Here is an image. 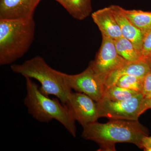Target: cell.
<instances>
[{
  "label": "cell",
  "mask_w": 151,
  "mask_h": 151,
  "mask_svg": "<svg viewBox=\"0 0 151 151\" xmlns=\"http://www.w3.org/2000/svg\"><path fill=\"white\" fill-rule=\"evenodd\" d=\"M114 42L118 53L127 62L143 60L141 52L131 41L122 36L114 40Z\"/></svg>",
  "instance_id": "obj_14"
},
{
  "label": "cell",
  "mask_w": 151,
  "mask_h": 151,
  "mask_svg": "<svg viewBox=\"0 0 151 151\" xmlns=\"http://www.w3.org/2000/svg\"><path fill=\"white\" fill-rule=\"evenodd\" d=\"M66 79L71 90L84 93L96 102L103 98L106 89L104 80L94 72L90 65L78 74H67Z\"/></svg>",
  "instance_id": "obj_7"
},
{
  "label": "cell",
  "mask_w": 151,
  "mask_h": 151,
  "mask_svg": "<svg viewBox=\"0 0 151 151\" xmlns=\"http://www.w3.org/2000/svg\"><path fill=\"white\" fill-rule=\"evenodd\" d=\"M109 7L120 27L122 36L131 41L141 52L145 36L144 34L126 16L123 12V8L116 5Z\"/></svg>",
  "instance_id": "obj_11"
},
{
  "label": "cell",
  "mask_w": 151,
  "mask_h": 151,
  "mask_svg": "<svg viewBox=\"0 0 151 151\" xmlns=\"http://www.w3.org/2000/svg\"><path fill=\"white\" fill-rule=\"evenodd\" d=\"M148 109H151V96L150 97H144L141 106V115Z\"/></svg>",
  "instance_id": "obj_21"
},
{
  "label": "cell",
  "mask_w": 151,
  "mask_h": 151,
  "mask_svg": "<svg viewBox=\"0 0 151 151\" xmlns=\"http://www.w3.org/2000/svg\"><path fill=\"white\" fill-rule=\"evenodd\" d=\"M11 69L25 78L37 80L40 83V89L42 93L47 96H55L64 105L72 92L67 84V74L52 68L41 56L37 55L22 64H12Z\"/></svg>",
  "instance_id": "obj_4"
},
{
  "label": "cell",
  "mask_w": 151,
  "mask_h": 151,
  "mask_svg": "<svg viewBox=\"0 0 151 151\" xmlns=\"http://www.w3.org/2000/svg\"><path fill=\"white\" fill-rule=\"evenodd\" d=\"M141 53L143 60H146L151 56V30L144 36Z\"/></svg>",
  "instance_id": "obj_18"
},
{
  "label": "cell",
  "mask_w": 151,
  "mask_h": 151,
  "mask_svg": "<svg viewBox=\"0 0 151 151\" xmlns=\"http://www.w3.org/2000/svg\"><path fill=\"white\" fill-rule=\"evenodd\" d=\"M83 128L82 137L98 144L100 151H116L115 145L119 143H132L140 148L143 138L149 134L138 120H111L105 124L96 122Z\"/></svg>",
  "instance_id": "obj_1"
},
{
  "label": "cell",
  "mask_w": 151,
  "mask_h": 151,
  "mask_svg": "<svg viewBox=\"0 0 151 151\" xmlns=\"http://www.w3.org/2000/svg\"><path fill=\"white\" fill-rule=\"evenodd\" d=\"M35 27L33 17L0 19V65L12 64L27 52L34 39Z\"/></svg>",
  "instance_id": "obj_2"
},
{
  "label": "cell",
  "mask_w": 151,
  "mask_h": 151,
  "mask_svg": "<svg viewBox=\"0 0 151 151\" xmlns=\"http://www.w3.org/2000/svg\"><path fill=\"white\" fill-rule=\"evenodd\" d=\"M148 64L149 67H150V70L151 71V56L146 60Z\"/></svg>",
  "instance_id": "obj_22"
},
{
  "label": "cell",
  "mask_w": 151,
  "mask_h": 151,
  "mask_svg": "<svg viewBox=\"0 0 151 151\" xmlns=\"http://www.w3.org/2000/svg\"><path fill=\"white\" fill-rule=\"evenodd\" d=\"M25 79L27 94L24 103L30 115L42 123H49L52 120H56L75 137V121L66 105L60 103L58 99H52L42 93L31 78L26 77Z\"/></svg>",
  "instance_id": "obj_3"
},
{
  "label": "cell",
  "mask_w": 151,
  "mask_h": 151,
  "mask_svg": "<svg viewBox=\"0 0 151 151\" xmlns=\"http://www.w3.org/2000/svg\"><path fill=\"white\" fill-rule=\"evenodd\" d=\"M123 10L126 16L144 35L151 30V12L124 8Z\"/></svg>",
  "instance_id": "obj_15"
},
{
  "label": "cell",
  "mask_w": 151,
  "mask_h": 151,
  "mask_svg": "<svg viewBox=\"0 0 151 151\" xmlns=\"http://www.w3.org/2000/svg\"><path fill=\"white\" fill-rule=\"evenodd\" d=\"M144 78L134 75H124L118 79L115 85L142 93Z\"/></svg>",
  "instance_id": "obj_17"
},
{
  "label": "cell",
  "mask_w": 151,
  "mask_h": 151,
  "mask_svg": "<svg viewBox=\"0 0 151 151\" xmlns=\"http://www.w3.org/2000/svg\"><path fill=\"white\" fill-rule=\"evenodd\" d=\"M142 93L145 97L151 93V71L144 77Z\"/></svg>",
  "instance_id": "obj_19"
},
{
  "label": "cell",
  "mask_w": 151,
  "mask_h": 151,
  "mask_svg": "<svg viewBox=\"0 0 151 151\" xmlns=\"http://www.w3.org/2000/svg\"><path fill=\"white\" fill-rule=\"evenodd\" d=\"M74 19L82 20L92 12L91 0H55Z\"/></svg>",
  "instance_id": "obj_13"
},
{
  "label": "cell",
  "mask_w": 151,
  "mask_h": 151,
  "mask_svg": "<svg viewBox=\"0 0 151 151\" xmlns=\"http://www.w3.org/2000/svg\"><path fill=\"white\" fill-rule=\"evenodd\" d=\"M102 42L95 59L89 65L104 81L111 73L126 64L127 62L118 53L114 40L102 36Z\"/></svg>",
  "instance_id": "obj_6"
},
{
  "label": "cell",
  "mask_w": 151,
  "mask_h": 151,
  "mask_svg": "<svg viewBox=\"0 0 151 151\" xmlns=\"http://www.w3.org/2000/svg\"><path fill=\"white\" fill-rule=\"evenodd\" d=\"M65 105L73 119L82 127L100 118L97 102L84 93L71 92Z\"/></svg>",
  "instance_id": "obj_8"
},
{
  "label": "cell",
  "mask_w": 151,
  "mask_h": 151,
  "mask_svg": "<svg viewBox=\"0 0 151 151\" xmlns=\"http://www.w3.org/2000/svg\"><path fill=\"white\" fill-rule=\"evenodd\" d=\"M41 0H0V19H22L33 17Z\"/></svg>",
  "instance_id": "obj_9"
},
{
  "label": "cell",
  "mask_w": 151,
  "mask_h": 151,
  "mask_svg": "<svg viewBox=\"0 0 151 151\" xmlns=\"http://www.w3.org/2000/svg\"><path fill=\"white\" fill-rule=\"evenodd\" d=\"M142 93L128 100L112 101L103 98L97 102L100 118L111 120L138 121L141 116V108L144 98Z\"/></svg>",
  "instance_id": "obj_5"
},
{
  "label": "cell",
  "mask_w": 151,
  "mask_h": 151,
  "mask_svg": "<svg viewBox=\"0 0 151 151\" xmlns=\"http://www.w3.org/2000/svg\"><path fill=\"white\" fill-rule=\"evenodd\" d=\"M140 149H143L145 151H151V137L146 136L143 138Z\"/></svg>",
  "instance_id": "obj_20"
},
{
  "label": "cell",
  "mask_w": 151,
  "mask_h": 151,
  "mask_svg": "<svg viewBox=\"0 0 151 151\" xmlns=\"http://www.w3.org/2000/svg\"><path fill=\"white\" fill-rule=\"evenodd\" d=\"M151 93L150 94H149V95H148V96H147V97H151Z\"/></svg>",
  "instance_id": "obj_23"
},
{
  "label": "cell",
  "mask_w": 151,
  "mask_h": 151,
  "mask_svg": "<svg viewBox=\"0 0 151 151\" xmlns=\"http://www.w3.org/2000/svg\"><path fill=\"white\" fill-rule=\"evenodd\" d=\"M140 93H141L135 90L114 85L106 87L103 98L112 101H120L130 99Z\"/></svg>",
  "instance_id": "obj_16"
},
{
  "label": "cell",
  "mask_w": 151,
  "mask_h": 151,
  "mask_svg": "<svg viewBox=\"0 0 151 151\" xmlns=\"http://www.w3.org/2000/svg\"><path fill=\"white\" fill-rule=\"evenodd\" d=\"M150 71V67L146 60L127 62L106 77L105 80V87L115 85L118 79L123 76L134 75L144 78Z\"/></svg>",
  "instance_id": "obj_12"
},
{
  "label": "cell",
  "mask_w": 151,
  "mask_h": 151,
  "mask_svg": "<svg viewBox=\"0 0 151 151\" xmlns=\"http://www.w3.org/2000/svg\"><path fill=\"white\" fill-rule=\"evenodd\" d=\"M92 17L101 32L102 36L114 40L122 37L120 27L110 7L95 11L92 13Z\"/></svg>",
  "instance_id": "obj_10"
}]
</instances>
